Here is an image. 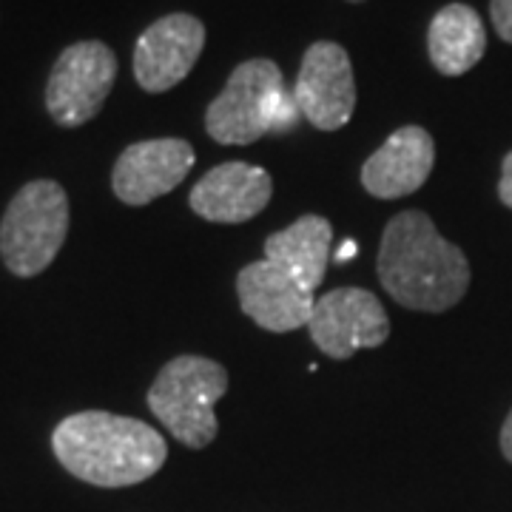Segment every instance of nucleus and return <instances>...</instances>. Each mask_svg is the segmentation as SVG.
<instances>
[{
	"mask_svg": "<svg viewBox=\"0 0 512 512\" xmlns=\"http://www.w3.org/2000/svg\"><path fill=\"white\" fill-rule=\"evenodd\" d=\"M55 458L74 478L92 487H131L160 473L168 444L151 424L106 410H83L60 421L52 433Z\"/></svg>",
	"mask_w": 512,
	"mask_h": 512,
	"instance_id": "nucleus-2",
	"label": "nucleus"
},
{
	"mask_svg": "<svg viewBox=\"0 0 512 512\" xmlns=\"http://www.w3.org/2000/svg\"><path fill=\"white\" fill-rule=\"evenodd\" d=\"M228 390V370L205 356H177L157 373L148 387L146 402L154 419L174 439L191 447L205 450L220 433V421L214 404Z\"/></svg>",
	"mask_w": 512,
	"mask_h": 512,
	"instance_id": "nucleus-4",
	"label": "nucleus"
},
{
	"mask_svg": "<svg viewBox=\"0 0 512 512\" xmlns=\"http://www.w3.org/2000/svg\"><path fill=\"white\" fill-rule=\"evenodd\" d=\"M117 80V57L103 40H80L63 49L46 83V111L63 128L94 120Z\"/></svg>",
	"mask_w": 512,
	"mask_h": 512,
	"instance_id": "nucleus-6",
	"label": "nucleus"
},
{
	"mask_svg": "<svg viewBox=\"0 0 512 512\" xmlns=\"http://www.w3.org/2000/svg\"><path fill=\"white\" fill-rule=\"evenodd\" d=\"M194 148L180 137L143 140L128 146L111 171V191L131 208H143L183 185L194 168Z\"/></svg>",
	"mask_w": 512,
	"mask_h": 512,
	"instance_id": "nucleus-10",
	"label": "nucleus"
},
{
	"mask_svg": "<svg viewBox=\"0 0 512 512\" xmlns=\"http://www.w3.org/2000/svg\"><path fill=\"white\" fill-rule=\"evenodd\" d=\"M308 330L325 356L345 362L356 350L382 348L390 339V319L382 302L365 288H336L316 296Z\"/></svg>",
	"mask_w": 512,
	"mask_h": 512,
	"instance_id": "nucleus-7",
	"label": "nucleus"
},
{
	"mask_svg": "<svg viewBox=\"0 0 512 512\" xmlns=\"http://www.w3.org/2000/svg\"><path fill=\"white\" fill-rule=\"evenodd\" d=\"M237 293L242 313L271 333H291L302 325L308 328L316 305V293L265 256L239 271Z\"/></svg>",
	"mask_w": 512,
	"mask_h": 512,
	"instance_id": "nucleus-11",
	"label": "nucleus"
},
{
	"mask_svg": "<svg viewBox=\"0 0 512 512\" xmlns=\"http://www.w3.org/2000/svg\"><path fill=\"white\" fill-rule=\"evenodd\" d=\"M501 453L512 464V410L510 416L504 419V427H501Z\"/></svg>",
	"mask_w": 512,
	"mask_h": 512,
	"instance_id": "nucleus-18",
	"label": "nucleus"
},
{
	"mask_svg": "<svg viewBox=\"0 0 512 512\" xmlns=\"http://www.w3.org/2000/svg\"><path fill=\"white\" fill-rule=\"evenodd\" d=\"M490 18L498 37L512 46V0H490Z\"/></svg>",
	"mask_w": 512,
	"mask_h": 512,
	"instance_id": "nucleus-16",
	"label": "nucleus"
},
{
	"mask_svg": "<svg viewBox=\"0 0 512 512\" xmlns=\"http://www.w3.org/2000/svg\"><path fill=\"white\" fill-rule=\"evenodd\" d=\"M436 165V143L421 126L393 131L362 165V185L376 200H399L416 194Z\"/></svg>",
	"mask_w": 512,
	"mask_h": 512,
	"instance_id": "nucleus-13",
	"label": "nucleus"
},
{
	"mask_svg": "<svg viewBox=\"0 0 512 512\" xmlns=\"http://www.w3.org/2000/svg\"><path fill=\"white\" fill-rule=\"evenodd\" d=\"M498 200L512 211V151L501 163V180H498Z\"/></svg>",
	"mask_w": 512,
	"mask_h": 512,
	"instance_id": "nucleus-17",
	"label": "nucleus"
},
{
	"mask_svg": "<svg viewBox=\"0 0 512 512\" xmlns=\"http://www.w3.org/2000/svg\"><path fill=\"white\" fill-rule=\"evenodd\" d=\"M296 100H288L285 80L274 60L254 57L239 63L225 89L205 111V131L220 146H251L265 134L288 128Z\"/></svg>",
	"mask_w": 512,
	"mask_h": 512,
	"instance_id": "nucleus-3",
	"label": "nucleus"
},
{
	"mask_svg": "<svg viewBox=\"0 0 512 512\" xmlns=\"http://www.w3.org/2000/svg\"><path fill=\"white\" fill-rule=\"evenodd\" d=\"M274 197V180L265 168L251 163H222L191 188V211L208 222L239 225L259 217Z\"/></svg>",
	"mask_w": 512,
	"mask_h": 512,
	"instance_id": "nucleus-12",
	"label": "nucleus"
},
{
	"mask_svg": "<svg viewBox=\"0 0 512 512\" xmlns=\"http://www.w3.org/2000/svg\"><path fill=\"white\" fill-rule=\"evenodd\" d=\"M330 242L333 225L319 214H305L285 231H276L265 239V259H271L285 274H291L308 291L316 293L328 271Z\"/></svg>",
	"mask_w": 512,
	"mask_h": 512,
	"instance_id": "nucleus-15",
	"label": "nucleus"
},
{
	"mask_svg": "<svg viewBox=\"0 0 512 512\" xmlns=\"http://www.w3.org/2000/svg\"><path fill=\"white\" fill-rule=\"evenodd\" d=\"M487 52V29L473 6L450 3L436 12L427 29V55L436 72L461 77L481 63Z\"/></svg>",
	"mask_w": 512,
	"mask_h": 512,
	"instance_id": "nucleus-14",
	"label": "nucleus"
},
{
	"mask_svg": "<svg viewBox=\"0 0 512 512\" xmlns=\"http://www.w3.org/2000/svg\"><path fill=\"white\" fill-rule=\"evenodd\" d=\"M293 100L299 114L319 131L348 126L356 109V77L348 52L339 43L319 40L305 52Z\"/></svg>",
	"mask_w": 512,
	"mask_h": 512,
	"instance_id": "nucleus-8",
	"label": "nucleus"
},
{
	"mask_svg": "<svg viewBox=\"0 0 512 512\" xmlns=\"http://www.w3.org/2000/svg\"><path fill=\"white\" fill-rule=\"evenodd\" d=\"M205 49L200 18L174 12L154 20L134 46V80L148 94H163L183 83Z\"/></svg>",
	"mask_w": 512,
	"mask_h": 512,
	"instance_id": "nucleus-9",
	"label": "nucleus"
},
{
	"mask_svg": "<svg viewBox=\"0 0 512 512\" xmlns=\"http://www.w3.org/2000/svg\"><path fill=\"white\" fill-rule=\"evenodd\" d=\"M69 197L55 180H32L6 205L0 220V259L20 279L40 276L69 237Z\"/></svg>",
	"mask_w": 512,
	"mask_h": 512,
	"instance_id": "nucleus-5",
	"label": "nucleus"
},
{
	"mask_svg": "<svg viewBox=\"0 0 512 512\" xmlns=\"http://www.w3.org/2000/svg\"><path fill=\"white\" fill-rule=\"evenodd\" d=\"M348 3H362V0H348Z\"/></svg>",
	"mask_w": 512,
	"mask_h": 512,
	"instance_id": "nucleus-19",
	"label": "nucleus"
},
{
	"mask_svg": "<svg viewBox=\"0 0 512 512\" xmlns=\"http://www.w3.org/2000/svg\"><path fill=\"white\" fill-rule=\"evenodd\" d=\"M376 271L390 299L410 311H450L470 288L467 256L424 211H402L387 222Z\"/></svg>",
	"mask_w": 512,
	"mask_h": 512,
	"instance_id": "nucleus-1",
	"label": "nucleus"
}]
</instances>
